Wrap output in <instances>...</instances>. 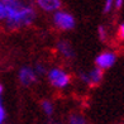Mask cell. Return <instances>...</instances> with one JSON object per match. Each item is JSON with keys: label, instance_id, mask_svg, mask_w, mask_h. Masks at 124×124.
<instances>
[{"label": "cell", "instance_id": "6da1fadb", "mask_svg": "<svg viewBox=\"0 0 124 124\" xmlns=\"http://www.w3.org/2000/svg\"><path fill=\"white\" fill-rule=\"evenodd\" d=\"M5 7V27L18 31L32 25L37 19L34 0H3Z\"/></svg>", "mask_w": 124, "mask_h": 124}, {"label": "cell", "instance_id": "7a4b0ae2", "mask_svg": "<svg viewBox=\"0 0 124 124\" xmlns=\"http://www.w3.org/2000/svg\"><path fill=\"white\" fill-rule=\"evenodd\" d=\"M47 80L49 85L53 89L63 90L70 86L71 84V75L69 71H66L62 67H52L47 71Z\"/></svg>", "mask_w": 124, "mask_h": 124}, {"label": "cell", "instance_id": "3957f363", "mask_svg": "<svg viewBox=\"0 0 124 124\" xmlns=\"http://www.w3.org/2000/svg\"><path fill=\"white\" fill-rule=\"evenodd\" d=\"M52 24L56 29H58L61 32H70L72 29H75L76 19L70 12L60 9L58 12L52 14Z\"/></svg>", "mask_w": 124, "mask_h": 124}, {"label": "cell", "instance_id": "277c9868", "mask_svg": "<svg viewBox=\"0 0 124 124\" xmlns=\"http://www.w3.org/2000/svg\"><path fill=\"white\" fill-rule=\"evenodd\" d=\"M78 78L82 84H85L87 86H98L104 78V71L98 69V67H94L89 71H81L78 74Z\"/></svg>", "mask_w": 124, "mask_h": 124}, {"label": "cell", "instance_id": "5b68a950", "mask_svg": "<svg viewBox=\"0 0 124 124\" xmlns=\"http://www.w3.org/2000/svg\"><path fill=\"white\" fill-rule=\"evenodd\" d=\"M116 60H118V56H116V53L114 52V51L105 49L95 57L94 62H95V67L105 71V70L111 69V67L115 65Z\"/></svg>", "mask_w": 124, "mask_h": 124}, {"label": "cell", "instance_id": "8992f818", "mask_svg": "<svg viewBox=\"0 0 124 124\" xmlns=\"http://www.w3.org/2000/svg\"><path fill=\"white\" fill-rule=\"evenodd\" d=\"M18 80L23 86L29 87L33 84H36L38 80V75L36 74V71L31 66H23L20 67V70L18 72Z\"/></svg>", "mask_w": 124, "mask_h": 124}, {"label": "cell", "instance_id": "52a82bcc", "mask_svg": "<svg viewBox=\"0 0 124 124\" xmlns=\"http://www.w3.org/2000/svg\"><path fill=\"white\" fill-rule=\"evenodd\" d=\"M34 5L44 13L53 14L62 8V0H34Z\"/></svg>", "mask_w": 124, "mask_h": 124}, {"label": "cell", "instance_id": "ba28073f", "mask_svg": "<svg viewBox=\"0 0 124 124\" xmlns=\"http://www.w3.org/2000/svg\"><path fill=\"white\" fill-rule=\"evenodd\" d=\"M56 49H57V52L61 57L67 61L75 58V49L72 47L71 42L67 41V39H60L56 43Z\"/></svg>", "mask_w": 124, "mask_h": 124}, {"label": "cell", "instance_id": "9c48e42d", "mask_svg": "<svg viewBox=\"0 0 124 124\" xmlns=\"http://www.w3.org/2000/svg\"><path fill=\"white\" fill-rule=\"evenodd\" d=\"M69 124H87V119L85 115H82L81 113H71L69 119H67Z\"/></svg>", "mask_w": 124, "mask_h": 124}, {"label": "cell", "instance_id": "30bf717a", "mask_svg": "<svg viewBox=\"0 0 124 124\" xmlns=\"http://www.w3.org/2000/svg\"><path fill=\"white\" fill-rule=\"evenodd\" d=\"M41 109L47 116H52L53 113H54V105L51 100L44 99V100L41 101Z\"/></svg>", "mask_w": 124, "mask_h": 124}, {"label": "cell", "instance_id": "8fae6325", "mask_svg": "<svg viewBox=\"0 0 124 124\" xmlns=\"http://www.w3.org/2000/svg\"><path fill=\"white\" fill-rule=\"evenodd\" d=\"M3 91H4V87L3 85L0 84V124H4V120L7 118V113H5V108L3 105V101H1V95H3Z\"/></svg>", "mask_w": 124, "mask_h": 124}, {"label": "cell", "instance_id": "7c38bea8", "mask_svg": "<svg viewBox=\"0 0 124 124\" xmlns=\"http://www.w3.org/2000/svg\"><path fill=\"white\" fill-rule=\"evenodd\" d=\"M34 71H36V74L38 75V76H42V75H47V69H46V66H44L42 62H37V63L34 65Z\"/></svg>", "mask_w": 124, "mask_h": 124}, {"label": "cell", "instance_id": "4fadbf2b", "mask_svg": "<svg viewBox=\"0 0 124 124\" xmlns=\"http://www.w3.org/2000/svg\"><path fill=\"white\" fill-rule=\"evenodd\" d=\"M98 36H99V39L103 42H105L106 39H108V29H106L105 25H99L98 27Z\"/></svg>", "mask_w": 124, "mask_h": 124}, {"label": "cell", "instance_id": "5bb4252c", "mask_svg": "<svg viewBox=\"0 0 124 124\" xmlns=\"http://www.w3.org/2000/svg\"><path fill=\"white\" fill-rule=\"evenodd\" d=\"M113 9H114V0H104L103 13L104 14H109Z\"/></svg>", "mask_w": 124, "mask_h": 124}, {"label": "cell", "instance_id": "9a60e30c", "mask_svg": "<svg viewBox=\"0 0 124 124\" xmlns=\"http://www.w3.org/2000/svg\"><path fill=\"white\" fill-rule=\"evenodd\" d=\"M0 20H5V7L3 0H0Z\"/></svg>", "mask_w": 124, "mask_h": 124}, {"label": "cell", "instance_id": "2e32d148", "mask_svg": "<svg viewBox=\"0 0 124 124\" xmlns=\"http://www.w3.org/2000/svg\"><path fill=\"white\" fill-rule=\"evenodd\" d=\"M118 37L124 41V22H123V23H120L119 28H118Z\"/></svg>", "mask_w": 124, "mask_h": 124}, {"label": "cell", "instance_id": "e0dca14e", "mask_svg": "<svg viewBox=\"0 0 124 124\" xmlns=\"http://www.w3.org/2000/svg\"><path fill=\"white\" fill-rule=\"evenodd\" d=\"M124 4V0H114V8L115 9H120Z\"/></svg>", "mask_w": 124, "mask_h": 124}, {"label": "cell", "instance_id": "ac0fdd59", "mask_svg": "<svg viewBox=\"0 0 124 124\" xmlns=\"http://www.w3.org/2000/svg\"><path fill=\"white\" fill-rule=\"evenodd\" d=\"M53 124H62V123H53Z\"/></svg>", "mask_w": 124, "mask_h": 124}]
</instances>
